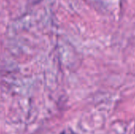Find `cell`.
I'll use <instances>...</instances> for the list:
<instances>
[{"label": "cell", "mask_w": 135, "mask_h": 134, "mask_svg": "<svg viewBox=\"0 0 135 134\" xmlns=\"http://www.w3.org/2000/svg\"><path fill=\"white\" fill-rule=\"evenodd\" d=\"M63 134H76L74 132L71 131V130H68V131H66L65 133H63Z\"/></svg>", "instance_id": "1"}]
</instances>
